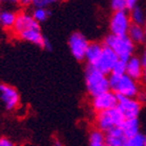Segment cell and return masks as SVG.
I'll return each mask as SVG.
<instances>
[{"label":"cell","mask_w":146,"mask_h":146,"mask_svg":"<svg viewBox=\"0 0 146 146\" xmlns=\"http://www.w3.org/2000/svg\"><path fill=\"white\" fill-rule=\"evenodd\" d=\"M110 90L114 92L118 97L137 98L140 93L138 82L131 78L128 75H111L109 76Z\"/></svg>","instance_id":"cell-1"},{"label":"cell","mask_w":146,"mask_h":146,"mask_svg":"<svg viewBox=\"0 0 146 146\" xmlns=\"http://www.w3.org/2000/svg\"><path fill=\"white\" fill-rule=\"evenodd\" d=\"M104 46L114 51V53L121 61L127 62L131 56H134L135 43L128 38V36H120L109 35L104 39Z\"/></svg>","instance_id":"cell-2"},{"label":"cell","mask_w":146,"mask_h":146,"mask_svg":"<svg viewBox=\"0 0 146 146\" xmlns=\"http://www.w3.org/2000/svg\"><path fill=\"white\" fill-rule=\"evenodd\" d=\"M85 82L87 91L92 97L110 91L109 76L93 66H88L86 69Z\"/></svg>","instance_id":"cell-3"},{"label":"cell","mask_w":146,"mask_h":146,"mask_svg":"<svg viewBox=\"0 0 146 146\" xmlns=\"http://www.w3.org/2000/svg\"><path fill=\"white\" fill-rule=\"evenodd\" d=\"M124 120V117L118 110V108H115L109 111L97 113L95 118V123L98 131L106 134L114 128L120 127Z\"/></svg>","instance_id":"cell-4"},{"label":"cell","mask_w":146,"mask_h":146,"mask_svg":"<svg viewBox=\"0 0 146 146\" xmlns=\"http://www.w3.org/2000/svg\"><path fill=\"white\" fill-rule=\"evenodd\" d=\"M131 20L128 12L113 13L110 19V31L114 36H127L131 26Z\"/></svg>","instance_id":"cell-5"},{"label":"cell","mask_w":146,"mask_h":146,"mask_svg":"<svg viewBox=\"0 0 146 146\" xmlns=\"http://www.w3.org/2000/svg\"><path fill=\"white\" fill-rule=\"evenodd\" d=\"M90 44L87 38L82 33H73L68 40V46L70 49L72 56L76 61H84L86 56V52Z\"/></svg>","instance_id":"cell-6"},{"label":"cell","mask_w":146,"mask_h":146,"mask_svg":"<svg viewBox=\"0 0 146 146\" xmlns=\"http://www.w3.org/2000/svg\"><path fill=\"white\" fill-rule=\"evenodd\" d=\"M18 90L7 84H0V102L6 111H14L20 104Z\"/></svg>","instance_id":"cell-7"},{"label":"cell","mask_w":146,"mask_h":146,"mask_svg":"<svg viewBox=\"0 0 146 146\" xmlns=\"http://www.w3.org/2000/svg\"><path fill=\"white\" fill-rule=\"evenodd\" d=\"M91 106L95 112L97 113L115 109L118 106V96L110 90L95 97H92Z\"/></svg>","instance_id":"cell-8"},{"label":"cell","mask_w":146,"mask_h":146,"mask_svg":"<svg viewBox=\"0 0 146 146\" xmlns=\"http://www.w3.org/2000/svg\"><path fill=\"white\" fill-rule=\"evenodd\" d=\"M118 110L121 112L124 119L138 118L142 110V104L137 98L118 97Z\"/></svg>","instance_id":"cell-9"},{"label":"cell","mask_w":146,"mask_h":146,"mask_svg":"<svg viewBox=\"0 0 146 146\" xmlns=\"http://www.w3.org/2000/svg\"><path fill=\"white\" fill-rule=\"evenodd\" d=\"M40 24L34 19V17L31 16V13L27 12H21L17 15V19H16L15 26L13 28V31L17 36L20 34L24 33V31L31 29L35 27H39Z\"/></svg>","instance_id":"cell-10"},{"label":"cell","mask_w":146,"mask_h":146,"mask_svg":"<svg viewBox=\"0 0 146 146\" xmlns=\"http://www.w3.org/2000/svg\"><path fill=\"white\" fill-rule=\"evenodd\" d=\"M118 56L114 53V51H112L108 47H104L99 61L97 62V64L95 65L94 67L108 75V74L112 73L113 68H114L116 63L118 62Z\"/></svg>","instance_id":"cell-11"},{"label":"cell","mask_w":146,"mask_h":146,"mask_svg":"<svg viewBox=\"0 0 146 146\" xmlns=\"http://www.w3.org/2000/svg\"><path fill=\"white\" fill-rule=\"evenodd\" d=\"M125 74L137 82L139 79L143 78V66H142L141 58L134 55L126 62V73Z\"/></svg>","instance_id":"cell-12"},{"label":"cell","mask_w":146,"mask_h":146,"mask_svg":"<svg viewBox=\"0 0 146 146\" xmlns=\"http://www.w3.org/2000/svg\"><path fill=\"white\" fill-rule=\"evenodd\" d=\"M104 48V46L102 44H100V43L90 42L85 56V60L87 61L89 66H93L94 67L95 65L97 64V62L99 61V58H100L101 54H102Z\"/></svg>","instance_id":"cell-13"},{"label":"cell","mask_w":146,"mask_h":146,"mask_svg":"<svg viewBox=\"0 0 146 146\" xmlns=\"http://www.w3.org/2000/svg\"><path fill=\"white\" fill-rule=\"evenodd\" d=\"M107 146H123L127 138L125 137L120 127L114 128L104 134Z\"/></svg>","instance_id":"cell-14"},{"label":"cell","mask_w":146,"mask_h":146,"mask_svg":"<svg viewBox=\"0 0 146 146\" xmlns=\"http://www.w3.org/2000/svg\"><path fill=\"white\" fill-rule=\"evenodd\" d=\"M121 131L125 135V137L129 139L140 134V121L138 118L125 119L124 122L120 126Z\"/></svg>","instance_id":"cell-15"},{"label":"cell","mask_w":146,"mask_h":146,"mask_svg":"<svg viewBox=\"0 0 146 146\" xmlns=\"http://www.w3.org/2000/svg\"><path fill=\"white\" fill-rule=\"evenodd\" d=\"M17 13L13 9H1L0 12V26L4 29H13L15 26Z\"/></svg>","instance_id":"cell-16"},{"label":"cell","mask_w":146,"mask_h":146,"mask_svg":"<svg viewBox=\"0 0 146 146\" xmlns=\"http://www.w3.org/2000/svg\"><path fill=\"white\" fill-rule=\"evenodd\" d=\"M128 38L135 43V44H141L146 39V35L144 31V27L141 25L131 24L127 34Z\"/></svg>","instance_id":"cell-17"},{"label":"cell","mask_w":146,"mask_h":146,"mask_svg":"<svg viewBox=\"0 0 146 146\" xmlns=\"http://www.w3.org/2000/svg\"><path fill=\"white\" fill-rule=\"evenodd\" d=\"M129 17H131V20L133 24L143 26L146 23V13L144 12V9L139 5H137L131 12H129Z\"/></svg>","instance_id":"cell-18"},{"label":"cell","mask_w":146,"mask_h":146,"mask_svg":"<svg viewBox=\"0 0 146 146\" xmlns=\"http://www.w3.org/2000/svg\"><path fill=\"white\" fill-rule=\"evenodd\" d=\"M89 146H107L104 133L98 129L92 131L89 136Z\"/></svg>","instance_id":"cell-19"},{"label":"cell","mask_w":146,"mask_h":146,"mask_svg":"<svg viewBox=\"0 0 146 146\" xmlns=\"http://www.w3.org/2000/svg\"><path fill=\"white\" fill-rule=\"evenodd\" d=\"M31 16L34 17L38 23H42L45 22L50 16V11L48 9H41V7H35L31 12Z\"/></svg>","instance_id":"cell-20"},{"label":"cell","mask_w":146,"mask_h":146,"mask_svg":"<svg viewBox=\"0 0 146 146\" xmlns=\"http://www.w3.org/2000/svg\"><path fill=\"white\" fill-rule=\"evenodd\" d=\"M123 146H145V138L143 134H139L126 140Z\"/></svg>","instance_id":"cell-21"},{"label":"cell","mask_w":146,"mask_h":146,"mask_svg":"<svg viewBox=\"0 0 146 146\" xmlns=\"http://www.w3.org/2000/svg\"><path fill=\"white\" fill-rule=\"evenodd\" d=\"M125 73H126V62L118 60V62L116 63L114 68H113L111 74L120 76V75H124Z\"/></svg>","instance_id":"cell-22"},{"label":"cell","mask_w":146,"mask_h":146,"mask_svg":"<svg viewBox=\"0 0 146 146\" xmlns=\"http://www.w3.org/2000/svg\"><path fill=\"white\" fill-rule=\"evenodd\" d=\"M111 9L114 13L117 12H127L126 11V0H112Z\"/></svg>","instance_id":"cell-23"},{"label":"cell","mask_w":146,"mask_h":146,"mask_svg":"<svg viewBox=\"0 0 146 146\" xmlns=\"http://www.w3.org/2000/svg\"><path fill=\"white\" fill-rule=\"evenodd\" d=\"M54 2V0H34V1H31L35 7H41V9H48V6H50Z\"/></svg>","instance_id":"cell-24"},{"label":"cell","mask_w":146,"mask_h":146,"mask_svg":"<svg viewBox=\"0 0 146 146\" xmlns=\"http://www.w3.org/2000/svg\"><path fill=\"white\" fill-rule=\"evenodd\" d=\"M141 62H142V66H143V79L146 82V47L143 50V53L141 56Z\"/></svg>","instance_id":"cell-25"},{"label":"cell","mask_w":146,"mask_h":146,"mask_svg":"<svg viewBox=\"0 0 146 146\" xmlns=\"http://www.w3.org/2000/svg\"><path fill=\"white\" fill-rule=\"evenodd\" d=\"M0 146H15V144L9 138L0 137Z\"/></svg>","instance_id":"cell-26"},{"label":"cell","mask_w":146,"mask_h":146,"mask_svg":"<svg viewBox=\"0 0 146 146\" xmlns=\"http://www.w3.org/2000/svg\"><path fill=\"white\" fill-rule=\"evenodd\" d=\"M137 5L138 3L136 0H126V11L127 12H131Z\"/></svg>","instance_id":"cell-27"},{"label":"cell","mask_w":146,"mask_h":146,"mask_svg":"<svg viewBox=\"0 0 146 146\" xmlns=\"http://www.w3.org/2000/svg\"><path fill=\"white\" fill-rule=\"evenodd\" d=\"M137 99L139 101H140L141 104H143V102H145L146 101V93H139V95L137 96Z\"/></svg>","instance_id":"cell-28"},{"label":"cell","mask_w":146,"mask_h":146,"mask_svg":"<svg viewBox=\"0 0 146 146\" xmlns=\"http://www.w3.org/2000/svg\"><path fill=\"white\" fill-rule=\"evenodd\" d=\"M53 146H62V143L58 140H55L54 142H53Z\"/></svg>","instance_id":"cell-29"},{"label":"cell","mask_w":146,"mask_h":146,"mask_svg":"<svg viewBox=\"0 0 146 146\" xmlns=\"http://www.w3.org/2000/svg\"><path fill=\"white\" fill-rule=\"evenodd\" d=\"M143 27H144V31H145V35H146V23H145V24H144Z\"/></svg>","instance_id":"cell-30"},{"label":"cell","mask_w":146,"mask_h":146,"mask_svg":"<svg viewBox=\"0 0 146 146\" xmlns=\"http://www.w3.org/2000/svg\"><path fill=\"white\" fill-rule=\"evenodd\" d=\"M144 138H145V146H146V133L144 134Z\"/></svg>","instance_id":"cell-31"},{"label":"cell","mask_w":146,"mask_h":146,"mask_svg":"<svg viewBox=\"0 0 146 146\" xmlns=\"http://www.w3.org/2000/svg\"><path fill=\"white\" fill-rule=\"evenodd\" d=\"M0 12H1V9H0Z\"/></svg>","instance_id":"cell-32"}]
</instances>
